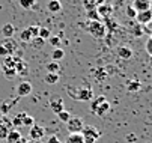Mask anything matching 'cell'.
Wrapping results in <instances>:
<instances>
[{"label": "cell", "mask_w": 152, "mask_h": 143, "mask_svg": "<svg viewBox=\"0 0 152 143\" xmlns=\"http://www.w3.org/2000/svg\"><path fill=\"white\" fill-rule=\"evenodd\" d=\"M95 9H96L98 15H99V17H104V18H108V15L112 14V6L107 5L105 2L101 3V5H98V8H95Z\"/></svg>", "instance_id": "15"}, {"label": "cell", "mask_w": 152, "mask_h": 143, "mask_svg": "<svg viewBox=\"0 0 152 143\" xmlns=\"http://www.w3.org/2000/svg\"><path fill=\"white\" fill-rule=\"evenodd\" d=\"M91 112L95 113V115L99 116V117H104L108 112H110V104H108V101H107V98H105L104 95L96 96V98L92 101Z\"/></svg>", "instance_id": "1"}, {"label": "cell", "mask_w": 152, "mask_h": 143, "mask_svg": "<svg viewBox=\"0 0 152 143\" xmlns=\"http://www.w3.org/2000/svg\"><path fill=\"white\" fill-rule=\"evenodd\" d=\"M26 115H27L26 112H20V113H17V115L11 119L12 128H18V127L23 125V119H24V116H26Z\"/></svg>", "instance_id": "17"}, {"label": "cell", "mask_w": 152, "mask_h": 143, "mask_svg": "<svg viewBox=\"0 0 152 143\" xmlns=\"http://www.w3.org/2000/svg\"><path fill=\"white\" fill-rule=\"evenodd\" d=\"M44 80L47 81L48 85H56L57 81H59V74L57 72H47L45 77H44Z\"/></svg>", "instance_id": "23"}, {"label": "cell", "mask_w": 152, "mask_h": 143, "mask_svg": "<svg viewBox=\"0 0 152 143\" xmlns=\"http://www.w3.org/2000/svg\"><path fill=\"white\" fill-rule=\"evenodd\" d=\"M125 14H126V17H128V18H133V20H134V18H136L137 11H136L133 6H128V8L125 9Z\"/></svg>", "instance_id": "37"}, {"label": "cell", "mask_w": 152, "mask_h": 143, "mask_svg": "<svg viewBox=\"0 0 152 143\" xmlns=\"http://www.w3.org/2000/svg\"><path fill=\"white\" fill-rule=\"evenodd\" d=\"M14 68H15V71H17V75H27V74H29V65L24 62L23 59H21L20 62H17Z\"/></svg>", "instance_id": "14"}, {"label": "cell", "mask_w": 152, "mask_h": 143, "mask_svg": "<svg viewBox=\"0 0 152 143\" xmlns=\"http://www.w3.org/2000/svg\"><path fill=\"white\" fill-rule=\"evenodd\" d=\"M92 74H94V77H95L98 81H101L102 78H105V75H107V71H105L104 68H95V69L92 71Z\"/></svg>", "instance_id": "24"}, {"label": "cell", "mask_w": 152, "mask_h": 143, "mask_svg": "<svg viewBox=\"0 0 152 143\" xmlns=\"http://www.w3.org/2000/svg\"><path fill=\"white\" fill-rule=\"evenodd\" d=\"M32 92H33V86L29 83V81H21V83L17 86V95H18V98L29 96V95H32Z\"/></svg>", "instance_id": "8"}, {"label": "cell", "mask_w": 152, "mask_h": 143, "mask_svg": "<svg viewBox=\"0 0 152 143\" xmlns=\"http://www.w3.org/2000/svg\"><path fill=\"white\" fill-rule=\"evenodd\" d=\"M35 142H36V140H33V143H35ZM29 143H32V142H29Z\"/></svg>", "instance_id": "43"}, {"label": "cell", "mask_w": 152, "mask_h": 143, "mask_svg": "<svg viewBox=\"0 0 152 143\" xmlns=\"http://www.w3.org/2000/svg\"><path fill=\"white\" fill-rule=\"evenodd\" d=\"M140 88H142V83H140L139 80H136V78L128 80V81H126V89H128V92L136 93L137 90H140Z\"/></svg>", "instance_id": "16"}, {"label": "cell", "mask_w": 152, "mask_h": 143, "mask_svg": "<svg viewBox=\"0 0 152 143\" xmlns=\"http://www.w3.org/2000/svg\"><path fill=\"white\" fill-rule=\"evenodd\" d=\"M20 2V6L23 9H32L36 3V0H18Z\"/></svg>", "instance_id": "26"}, {"label": "cell", "mask_w": 152, "mask_h": 143, "mask_svg": "<svg viewBox=\"0 0 152 143\" xmlns=\"http://www.w3.org/2000/svg\"><path fill=\"white\" fill-rule=\"evenodd\" d=\"M51 57H53V60L54 62H59V60H62L63 57H65V51L62 50V48H54V51L51 53Z\"/></svg>", "instance_id": "25"}, {"label": "cell", "mask_w": 152, "mask_h": 143, "mask_svg": "<svg viewBox=\"0 0 152 143\" xmlns=\"http://www.w3.org/2000/svg\"><path fill=\"white\" fill-rule=\"evenodd\" d=\"M57 116H59V119H60L62 122H65V124H66L68 119L71 117V113H69V112H66V110H62V112H59V113H57Z\"/></svg>", "instance_id": "31"}, {"label": "cell", "mask_w": 152, "mask_h": 143, "mask_svg": "<svg viewBox=\"0 0 152 143\" xmlns=\"http://www.w3.org/2000/svg\"><path fill=\"white\" fill-rule=\"evenodd\" d=\"M65 104H63V99L60 98V96H56V98H51L50 99V109L57 115L59 112H62V110H65V107H63Z\"/></svg>", "instance_id": "11"}, {"label": "cell", "mask_w": 152, "mask_h": 143, "mask_svg": "<svg viewBox=\"0 0 152 143\" xmlns=\"http://www.w3.org/2000/svg\"><path fill=\"white\" fill-rule=\"evenodd\" d=\"M6 68H14L15 66V60H14V56H6L5 57V65Z\"/></svg>", "instance_id": "33"}, {"label": "cell", "mask_w": 152, "mask_h": 143, "mask_svg": "<svg viewBox=\"0 0 152 143\" xmlns=\"http://www.w3.org/2000/svg\"><path fill=\"white\" fill-rule=\"evenodd\" d=\"M75 93L77 95H74V98L75 99H80V101H91L94 98V90L89 86V83H84L81 88H78Z\"/></svg>", "instance_id": "5"}, {"label": "cell", "mask_w": 152, "mask_h": 143, "mask_svg": "<svg viewBox=\"0 0 152 143\" xmlns=\"http://www.w3.org/2000/svg\"><path fill=\"white\" fill-rule=\"evenodd\" d=\"M11 130H12L11 119L8 117V115H2L0 116V139H6Z\"/></svg>", "instance_id": "6"}, {"label": "cell", "mask_w": 152, "mask_h": 143, "mask_svg": "<svg viewBox=\"0 0 152 143\" xmlns=\"http://www.w3.org/2000/svg\"><path fill=\"white\" fill-rule=\"evenodd\" d=\"M137 12L140 11H146V9H151V0H134V3L131 5Z\"/></svg>", "instance_id": "13"}, {"label": "cell", "mask_w": 152, "mask_h": 143, "mask_svg": "<svg viewBox=\"0 0 152 143\" xmlns=\"http://www.w3.org/2000/svg\"><path fill=\"white\" fill-rule=\"evenodd\" d=\"M51 36V33H50V30L47 29V27H39V32H38V38H41V39H48Z\"/></svg>", "instance_id": "27"}, {"label": "cell", "mask_w": 152, "mask_h": 143, "mask_svg": "<svg viewBox=\"0 0 152 143\" xmlns=\"http://www.w3.org/2000/svg\"><path fill=\"white\" fill-rule=\"evenodd\" d=\"M86 15H88L89 21H95V20H99V15H98L96 9H88V12H86Z\"/></svg>", "instance_id": "30"}, {"label": "cell", "mask_w": 152, "mask_h": 143, "mask_svg": "<svg viewBox=\"0 0 152 143\" xmlns=\"http://www.w3.org/2000/svg\"><path fill=\"white\" fill-rule=\"evenodd\" d=\"M0 56H2V57H6V56H9V54H8V51H6V50L2 47V45H0Z\"/></svg>", "instance_id": "41"}, {"label": "cell", "mask_w": 152, "mask_h": 143, "mask_svg": "<svg viewBox=\"0 0 152 143\" xmlns=\"http://www.w3.org/2000/svg\"><path fill=\"white\" fill-rule=\"evenodd\" d=\"M33 124H35V119H33V116L26 115V116H24V119H23V125H26V127H32Z\"/></svg>", "instance_id": "36"}, {"label": "cell", "mask_w": 152, "mask_h": 143, "mask_svg": "<svg viewBox=\"0 0 152 143\" xmlns=\"http://www.w3.org/2000/svg\"><path fill=\"white\" fill-rule=\"evenodd\" d=\"M20 39L23 41V42H30V41H32L30 33H29L27 29H24V30H21V32H20Z\"/></svg>", "instance_id": "29"}, {"label": "cell", "mask_w": 152, "mask_h": 143, "mask_svg": "<svg viewBox=\"0 0 152 143\" xmlns=\"http://www.w3.org/2000/svg\"><path fill=\"white\" fill-rule=\"evenodd\" d=\"M126 139H128L129 142H136V136H134V134H129V136H126Z\"/></svg>", "instance_id": "42"}, {"label": "cell", "mask_w": 152, "mask_h": 143, "mask_svg": "<svg viewBox=\"0 0 152 143\" xmlns=\"http://www.w3.org/2000/svg\"><path fill=\"white\" fill-rule=\"evenodd\" d=\"M47 9H48L50 12L56 14V12H59V11L62 9V5H60L59 0H50V2L47 3Z\"/></svg>", "instance_id": "22"}, {"label": "cell", "mask_w": 152, "mask_h": 143, "mask_svg": "<svg viewBox=\"0 0 152 143\" xmlns=\"http://www.w3.org/2000/svg\"><path fill=\"white\" fill-rule=\"evenodd\" d=\"M18 99V98H17ZM17 99H9V101H5V103L0 106V112H2V115H8L11 112V109L17 104Z\"/></svg>", "instance_id": "20"}, {"label": "cell", "mask_w": 152, "mask_h": 143, "mask_svg": "<svg viewBox=\"0 0 152 143\" xmlns=\"http://www.w3.org/2000/svg\"><path fill=\"white\" fill-rule=\"evenodd\" d=\"M116 53H118V56H119L121 59H125V60H128V59L133 57V50L129 48L128 45H119L118 50H116Z\"/></svg>", "instance_id": "12"}, {"label": "cell", "mask_w": 152, "mask_h": 143, "mask_svg": "<svg viewBox=\"0 0 152 143\" xmlns=\"http://www.w3.org/2000/svg\"><path fill=\"white\" fill-rule=\"evenodd\" d=\"M0 33H2L5 38H12V35L15 33V27H14V24H11V23L3 24V26H2V30H0Z\"/></svg>", "instance_id": "19"}, {"label": "cell", "mask_w": 152, "mask_h": 143, "mask_svg": "<svg viewBox=\"0 0 152 143\" xmlns=\"http://www.w3.org/2000/svg\"><path fill=\"white\" fill-rule=\"evenodd\" d=\"M27 30H29V33H30V38L33 39V38H36V36H38L39 26H30V27H27Z\"/></svg>", "instance_id": "38"}, {"label": "cell", "mask_w": 152, "mask_h": 143, "mask_svg": "<svg viewBox=\"0 0 152 143\" xmlns=\"http://www.w3.org/2000/svg\"><path fill=\"white\" fill-rule=\"evenodd\" d=\"M88 32L96 38V39H102L105 36V26L99 21V20H95V21H89V26H88Z\"/></svg>", "instance_id": "3"}, {"label": "cell", "mask_w": 152, "mask_h": 143, "mask_svg": "<svg viewBox=\"0 0 152 143\" xmlns=\"http://www.w3.org/2000/svg\"><path fill=\"white\" fill-rule=\"evenodd\" d=\"M81 136H83L84 143H95L101 137V131L94 125H84L81 130Z\"/></svg>", "instance_id": "2"}, {"label": "cell", "mask_w": 152, "mask_h": 143, "mask_svg": "<svg viewBox=\"0 0 152 143\" xmlns=\"http://www.w3.org/2000/svg\"><path fill=\"white\" fill-rule=\"evenodd\" d=\"M59 69H60V66H59L57 62H54V60H53V62H50V63H47V71L48 72H57Z\"/></svg>", "instance_id": "32"}, {"label": "cell", "mask_w": 152, "mask_h": 143, "mask_svg": "<svg viewBox=\"0 0 152 143\" xmlns=\"http://www.w3.org/2000/svg\"><path fill=\"white\" fill-rule=\"evenodd\" d=\"M29 128H30V130H29V136H30L32 140H41L42 137H44V134H45V130L42 128L41 125L33 124V125L29 127Z\"/></svg>", "instance_id": "9"}, {"label": "cell", "mask_w": 152, "mask_h": 143, "mask_svg": "<svg viewBox=\"0 0 152 143\" xmlns=\"http://www.w3.org/2000/svg\"><path fill=\"white\" fill-rule=\"evenodd\" d=\"M2 71H3L5 77H8V78H14V77L17 75L15 68H6V66H2Z\"/></svg>", "instance_id": "28"}, {"label": "cell", "mask_w": 152, "mask_h": 143, "mask_svg": "<svg viewBox=\"0 0 152 143\" xmlns=\"http://www.w3.org/2000/svg\"><path fill=\"white\" fill-rule=\"evenodd\" d=\"M151 18H152V11L151 9H146V11H140L136 14V18H134V21L140 26H146L151 23Z\"/></svg>", "instance_id": "7"}, {"label": "cell", "mask_w": 152, "mask_h": 143, "mask_svg": "<svg viewBox=\"0 0 152 143\" xmlns=\"http://www.w3.org/2000/svg\"><path fill=\"white\" fill-rule=\"evenodd\" d=\"M133 33H134L136 38H142V35H143V29H142V26L136 23L134 27H133Z\"/></svg>", "instance_id": "34"}, {"label": "cell", "mask_w": 152, "mask_h": 143, "mask_svg": "<svg viewBox=\"0 0 152 143\" xmlns=\"http://www.w3.org/2000/svg\"><path fill=\"white\" fill-rule=\"evenodd\" d=\"M48 41H50V44H51L54 48H57V45L60 44V38H59V36H50Z\"/></svg>", "instance_id": "39"}, {"label": "cell", "mask_w": 152, "mask_h": 143, "mask_svg": "<svg viewBox=\"0 0 152 143\" xmlns=\"http://www.w3.org/2000/svg\"><path fill=\"white\" fill-rule=\"evenodd\" d=\"M47 143H60V142H59V139H57L56 136H51V137L48 139V142H47Z\"/></svg>", "instance_id": "40"}, {"label": "cell", "mask_w": 152, "mask_h": 143, "mask_svg": "<svg viewBox=\"0 0 152 143\" xmlns=\"http://www.w3.org/2000/svg\"><path fill=\"white\" fill-rule=\"evenodd\" d=\"M0 45H2V47L8 51L9 56H12V54L15 53V50H17V42H15L12 38H5L2 42H0Z\"/></svg>", "instance_id": "10"}, {"label": "cell", "mask_w": 152, "mask_h": 143, "mask_svg": "<svg viewBox=\"0 0 152 143\" xmlns=\"http://www.w3.org/2000/svg\"><path fill=\"white\" fill-rule=\"evenodd\" d=\"M0 71H2V65H0Z\"/></svg>", "instance_id": "44"}, {"label": "cell", "mask_w": 152, "mask_h": 143, "mask_svg": "<svg viewBox=\"0 0 152 143\" xmlns=\"http://www.w3.org/2000/svg\"><path fill=\"white\" fill-rule=\"evenodd\" d=\"M84 127V122L80 116H71L66 122V128L69 131V134H74V133H81Z\"/></svg>", "instance_id": "4"}, {"label": "cell", "mask_w": 152, "mask_h": 143, "mask_svg": "<svg viewBox=\"0 0 152 143\" xmlns=\"http://www.w3.org/2000/svg\"><path fill=\"white\" fill-rule=\"evenodd\" d=\"M6 140H8V143H18V142L21 140V133H20L18 130H14V128H12V130L8 133Z\"/></svg>", "instance_id": "18"}, {"label": "cell", "mask_w": 152, "mask_h": 143, "mask_svg": "<svg viewBox=\"0 0 152 143\" xmlns=\"http://www.w3.org/2000/svg\"><path fill=\"white\" fill-rule=\"evenodd\" d=\"M65 143H84V140H83L81 133H74V134H69V136L66 137Z\"/></svg>", "instance_id": "21"}, {"label": "cell", "mask_w": 152, "mask_h": 143, "mask_svg": "<svg viewBox=\"0 0 152 143\" xmlns=\"http://www.w3.org/2000/svg\"><path fill=\"white\" fill-rule=\"evenodd\" d=\"M145 50L148 53V56H152V36H149L146 39V44H145Z\"/></svg>", "instance_id": "35"}]
</instances>
